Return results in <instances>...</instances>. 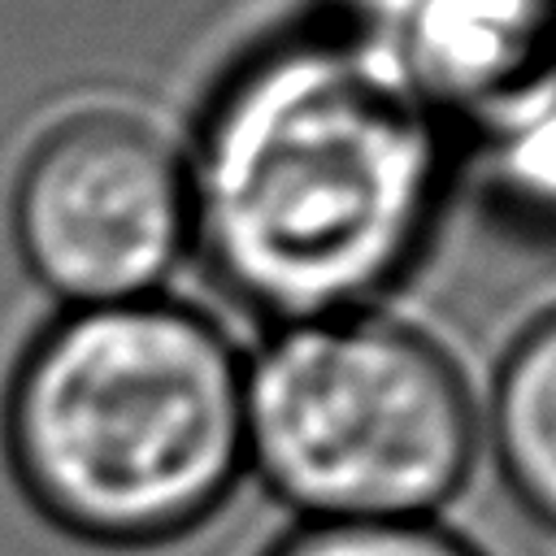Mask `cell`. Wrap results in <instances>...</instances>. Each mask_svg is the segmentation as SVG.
<instances>
[{"label":"cell","instance_id":"cell-7","mask_svg":"<svg viewBox=\"0 0 556 556\" xmlns=\"http://www.w3.org/2000/svg\"><path fill=\"white\" fill-rule=\"evenodd\" d=\"M478 122L482 169L495 200L521 222L556 230V65Z\"/></svg>","mask_w":556,"mask_h":556},{"label":"cell","instance_id":"cell-1","mask_svg":"<svg viewBox=\"0 0 556 556\" xmlns=\"http://www.w3.org/2000/svg\"><path fill=\"white\" fill-rule=\"evenodd\" d=\"M439 182V113L334 30L287 35L200 122L191 239L235 300L287 326L361 313L417 256Z\"/></svg>","mask_w":556,"mask_h":556},{"label":"cell","instance_id":"cell-5","mask_svg":"<svg viewBox=\"0 0 556 556\" xmlns=\"http://www.w3.org/2000/svg\"><path fill=\"white\" fill-rule=\"evenodd\" d=\"M334 35L430 113L482 117L556 65V0H330Z\"/></svg>","mask_w":556,"mask_h":556},{"label":"cell","instance_id":"cell-4","mask_svg":"<svg viewBox=\"0 0 556 556\" xmlns=\"http://www.w3.org/2000/svg\"><path fill=\"white\" fill-rule=\"evenodd\" d=\"M13 222L26 265L70 308L156 295L191 243L187 161L130 113H78L30 148Z\"/></svg>","mask_w":556,"mask_h":556},{"label":"cell","instance_id":"cell-6","mask_svg":"<svg viewBox=\"0 0 556 556\" xmlns=\"http://www.w3.org/2000/svg\"><path fill=\"white\" fill-rule=\"evenodd\" d=\"M486 434L513 495L556 521V308L508 348L486 408Z\"/></svg>","mask_w":556,"mask_h":556},{"label":"cell","instance_id":"cell-2","mask_svg":"<svg viewBox=\"0 0 556 556\" xmlns=\"http://www.w3.org/2000/svg\"><path fill=\"white\" fill-rule=\"evenodd\" d=\"M9 452L65 530L165 543L248 465L243 365L208 317L161 295L70 308L13 374Z\"/></svg>","mask_w":556,"mask_h":556},{"label":"cell","instance_id":"cell-3","mask_svg":"<svg viewBox=\"0 0 556 556\" xmlns=\"http://www.w3.org/2000/svg\"><path fill=\"white\" fill-rule=\"evenodd\" d=\"M243 434L308 521H426L469 478L478 413L439 343L334 313L282 326L243 369Z\"/></svg>","mask_w":556,"mask_h":556},{"label":"cell","instance_id":"cell-8","mask_svg":"<svg viewBox=\"0 0 556 556\" xmlns=\"http://www.w3.org/2000/svg\"><path fill=\"white\" fill-rule=\"evenodd\" d=\"M269 556H478L430 521H308Z\"/></svg>","mask_w":556,"mask_h":556}]
</instances>
